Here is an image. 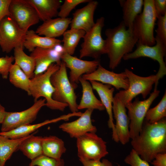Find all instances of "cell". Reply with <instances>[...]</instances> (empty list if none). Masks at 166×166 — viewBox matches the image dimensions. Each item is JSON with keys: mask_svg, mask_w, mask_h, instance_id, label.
<instances>
[{"mask_svg": "<svg viewBox=\"0 0 166 166\" xmlns=\"http://www.w3.org/2000/svg\"><path fill=\"white\" fill-rule=\"evenodd\" d=\"M131 144L132 149L148 163L157 154L166 152V119L152 124L144 121L141 132Z\"/></svg>", "mask_w": 166, "mask_h": 166, "instance_id": "1", "label": "cell"}, {"mask_svg": "<svg viewBox=\"0 0 166 166\" xmlns=\"http://www.w3.org/2000/svg\"><path fill=\"white\" fill-rule=\"evenodd\" d=\"M105 33L109 66L113 69L119 64L125 55L132 51L138 39L132 29H127L122 21L113 28L107 29Z\"/></svg>", "mask_w": 166, "mask_h": 166, "instance_id": "2", "label": "cell"}, {"mask_svg": "<svg viewBox=\"0 0 166 166\" xmlns=\"http://www.w3.org/2000/svg\"><path fill=\"white\" fill-rule=\"evenodd\" d=\"M59 67L60 65L56 63L52 64L44 73L34 76L31 79L28 95L32 96L35 101L40 97H43L47 107L52 110L63 111L68 105L53 100L52 95L55 89L50 81L51 76Z\"/></svg>", "mask_w": 166, "mask_h": 166, "instance_id": "3", "label": "cell"}, {"mask_svg": "<svg viewBox=\"0 0 166 166\" xmlns=\"http://www.w3.org/2000/svg\"><path fill=\"white\" fill-rule=\"evenodd\" d=\"M157 18L154 0H144L142 11L136 18L132 28L137 42L150 46L155 44L154 29Z\"/></svg>", "mask_w": 166, "mask_h": 166, "instance_id": "4", "label": "cell"}, {"mask_svg": "<svg viewBox=\"0 0 166 166\" xmlns=\"http://www.w3.org/2000/svg\"><path fill=\"white\" fill-rule=\"evenodd\" d=\"M50 81L55 89L52 95L53 100L67 104L71 113L78 112L75 89L68 77L66 67L62 61L58 69L51 76Z\"/></svg>", "mask_w": 166, "mask_h": 166, "instance_id": "5", "label": "cell"}, {"mask_svg": "<svg viewBox=\"0 0 166 166\" xmlns=\"http://www.w3.org/2000/svg\"><path fill=\"white\" fill-rule=\"evenodd\" d=\"M124 72L128 79V87L127 90H121L116 94L124 104L132 102L140 94L145 99L150 94L154 84V88H157L158 81L156 74L143 77L135 74L127 69Z\"/></svg>", "mask_w": 166, "mask_h": 166, "instance_id": "6", "label": "cell"}, {"mask_svg": "<svg viewBox=\"0 0 166 166\" xmlns=\"http://www.w3.org/2000/svg\"><path fill=\"white\" fill-rule=\"evenodd\" d=\"M104 22V18L101 17L97 20L92 28L85 32L80 50V58L91 57L99 59L102 55L106 54V40L101 35Z\"/></svg>", "mask_w": 166, "mask_h": 166, "instance_id": "7", "label": "cell"}, {"mask_svg": "<svg viewBox=\"0 0 166 166\" xmlns=\"http://www.w3.org/2000/svg\"><path fill=\"white\" fill-rule=\"evenodd\" d=\"M160 93V91L157 88H154L153 92L146 99L140 101L138 98H136L133 102L124 104L128 110L130 139H132L139 135L143 127L146 114Z\"/></svg>", "mask_w": 166, "mask_h": 166, "instance_id": "8", "label": "cell"}, {"mask_svg": "<svg viewBox=\"0 0 166 166\" xmlns=\"http://www.w3.org/2000/svg\"><path fill=\"white\" fill-rule=\"evenodd\" d=\"M106 142L95 133L88 132L77 138L79 160H100L108 153Z\"/></svg>", "mask_w": 166, "mask_h": 166, "instance_id": "9", "label": "cell"}, {"mask_svg": "<svg viewBox=\"0 0 166 166\" xmlns=\"http://www.w3.org/2000/svg\"><path fill=\"white\" fill-rule=\"evenodd\" d=\"M155 38L156 44L154 45L150 46L137 42L136 49L133 52L125 55L122 59L127 60L146 57L157 61L159 64V68L156 74L159 81L166 74V66L164 60L166 53V46L159 39Z\"/></svg>", "mask_w": 166, "mask_h": 166, "instance_id": "10", "label": "cell"}, {"mask_svg": "<svg viewBox=\"0 0 166 166\" xmlns=\"http://www.w3.org/2000/svg\"><path fill=\"white\" fill-rule=\"evenodd\" d=\"M26 32L21 29L10 16L0 22V46L3 52L9 53L23 46Z\"/></svg>", "mask_w": 166, "mask_h": 166, "instance_id": "11", "label": "cell"}, {"mask_svg": "<svg viewBox=\"0 0 166 166\" xmlns=\"http://www.w3.org/2000/svg\"><path fill=\"white\" fill-rule=\"evenodd\" d=\"M45 99H40L35 101L31 107L23 111L6 112L2 124L1 132L9 131L20 126L30 124L36 119L40 110L45 106Z\"/></svg>", "mask_w": 166, "mask_h": 166, "instance_id": "12", "label": "cell"}, {"mask_svg": "<svg viewBox=\"0 0 166 166\" xmlns=\"http://www.w3.org/2000/svg\"><path fill=\"white\" fill-rule=\"evenodd\" d=\"M10 16L18 26L26 32L40 20L34 9L27 0H11L9 7Z\"/></svg>", "mask_w": 166, "mask_h": 166, "instance_id": "13", "label": "cell"}, {"mask_svg": "<svg viewBox=\"0 0 166 166\" xmlns=\"http://www.w3.org/2000/svg\"><path fill=\"white\" fill-rule=\"evenodd\" d=\"M61 60L66 67L70 70L69 79L74 89L78 87L80 77L83 75L93 72L100 64L99 59L84 60L66 53L61 55Z\"/></svg>", "mask_w": 166, "mask_h": 166, "instance_id": "14", "label": "cell"}, {"mask_svg": "<svg viewBox=\"0 0 166 166\" xmlns=\"http://www.w3.org/2000/svg\"><path fill=\"white\" fill-rule=\"evenodd\" d=\"M82 77L89 81H95L113 86L118 90L121 89L127 90L129 85L128 78L124 71L116 73L106 69L101 64L94 72L83 75Z\"/></svg>", "mask_w": 166, "mask_h": 166, "instance_id": "15", "label": "cell"}, {"mask_svg": "<svg viewBox=\"0 0 166 166\" xmlns=\"http://www.w3.org/2000/svg\"><path fill=\"white\" fill-rule=\"evenodd\" d=\"M113 113L116 120L115 128L119 142L124 145L130 139L129 121L124 103L116 94L113 101Z\"/></svg>", "mask_w": 166, "mask_h": 166, "instance_id": "16", "label": "cell"}, {"mask_svg": "<svg viewBox=\"0 0 166 166\" xmlns=\"http://www.w3.org/2000/svg\"><path fill=\"white\" fill-rule=\"evenodd\" d=\"M93 111L87 109L78 119L63 123L59 125V128L67 133L71 137L76 139L88 132L96 133L97 129L93 124L91 119Z\"/></svg>", "mask_w": 166, "mask_h": 166, "instance_id": "17", "label": "cell"}, {"mask_svg": "<svg viewBox=\"0 0 166 166\" xmlns=\"http://www.w3.org/2000/svg\"><path fill=\"white\" fill-rule=\"evenodd\" d=\"M93 89L96 91L101 99V101L106 110L109 116L108 124L112 131V138L116 142H119L116 132L115 124L114 123L113 113V101L114 88L108 84H104L100 82L90 81Z\"/></svg>", "mask_w": 166, "mask_h": 166, "instance_id": "18", "label": "cell"}, {"mask_svg": "<svg viewBox=\"0 0 166 166\" xmlns=\"http://www.w3.org/2000/svg\"><path fill=\"white\" fill-rule=\"evenodd\" d=\"M98 5L97 1L90 0L84 7L77 10L73 14L70 29L82 30L85 32L90 30L95 23L94 14Z\"/></svg>", "mask_w": 166, "mask_h": 166, "instance_id": "19", "label": "cell"}, {"mask_svg": "<svg viewBox=\"0 0 166 166\" xmlns=\"http://www.w3.org/2000/svg\"><path fill=\"white\" fill-rule=\"evenodd\" d=\"M79 116L80 113L78 112L71 113L55 118L46 120L40 123L25 125L7 132H0V135L11 139L21 138L29 136L40 128L46 124L56 123L61 120L68 121L72 117H79Z\"/></svg>", "mask_w": 166, "mask_h": 166, "instance_id": "20", "label": "cell"}, {"mask_svg": "<svg viewBox=\"0 0 166 166\" xmlns=\"http://www.w3.org/2000/svg\"><path fill=\"white\" fill-rule=\"evenodd\" d=\"M71 20L68 17L52 18L43 22L35 32L40 36L55 38L63 35L70 25Z\"/></svg>", "mask_w": 166, "mask_h": 166, "instance_id": "21", "label": "cell"}, {"mask_svg": "<svg viewBox=\"0 0 166 166\" xmlns=\"http://www.w3.org/2000/svg\"><path fill=\"white\" fill-rule=\"evenodd\" d=\"M79 82L82 88V96L80 103L78 105V109H87L104 110L105 108L101 101L95 96L90 82L81 77L79 79Z\"/></svg>", "mask_w": 166, "mask_h": 166, "instance_id": "22", "label": "cell"}, {"mask_svg": "<svg viewBox=\"0 0 166 166\" xmlns=\"http://www.w3.org/2000/svg\"><path fill=\"white\" fill-rule=\"evenodd\" d=\"M36 10L40 20L43 22L58 16L61 5L59 0H27Z\"/></svg>", "mask_w": 166, "mask_h": 166, "instance_id": "23", "label": "cell"}, {"mask_svg": "<svg viewBox=\"0 0 166 166\" xmlns=\"http://www.w3.org/2000/svg\"><path fill=\"white\" fill-rule=\"evenodd\" d=\"M62 41L56 38L41 36L33 30L26 33L23 46L31 52L36 48L51 49L61 44Z\"/></svg>", "mask_w": 166, "mask_h": 166, "instance_id": "24", "label": "cell"}, {"mask_svg": "<svg viewBox=\"0 0 166 166\" xmlns=\"http://www.w3.org/2000/svg\"><path fill=\"white\" fill-rule=\"evenodd\" d=\"M119 2L122 8V22L126 27L132 29L136 18L142 12L144 0H121Z\"/></svg>", "mask_w": 166, "mask_h": 166, "instance_id": "25", "label": "cell"}, {"mask_svg": "<svg viewBox=\"0 0 166 166\" xmlns=\"http://www.w3.org/2000/svg\"><path fill=\"white\" fill-rule=\"evenodd\" d=\"M43 155L48 157L59 160L66 151L64 141L54 136L42 137Z\"/></svg>", "mask_w": 166, "mask_h": 166, "instance_id": "26", "label": "cell"}, {"mask_svg": "<svg viewBox=\"0 0 166 166\" xmlns=\"http://www.w3.org/2000/svg\"><path fill=\"white\" fill-rule=\"evenodd\" d=\"M42 137L30 135L23 140L19 145L20 150L27 158L33 160L43 155L42 146Z\"/></svg>", "mask_w": 166, "mask_h": 166, "instance_id": "27", "label": "cell"}, {"mask_svg": "<svg viewBox=\"0 0 166 166\" xmlns=\"http://www.w3.org/2000/svg\"><path fill=\"white\" fill-rule=\"evenodd\" d=\"M23 46L21 45L14 49V64L18 66L30 79L34 76L35 61L31 56L26 54L23 51Z\"/></svg>", "mask_w": 166, "mask_h": 166, "instance_id": "28", "label": "cell"}, {"mask_svg": "<svg viewBox=\"0 0 166 166\" xmlns=\"http://www.w3.org/2000/svg\"><path fill=\"white\" fill-rule=\"evenodd\" d=\"M29 136L19 139H11L0 135V166H5L13 154L18 150L21 142Z\"/></svg>", "mask_w": 166, "mask_h": 166, "instance_id": "29", "label": "cell"}, {"mask_svg": "<svg viewBox=\"0 0 166 166\" xmlns=\"http://www.w3.org/2000/svg\"><path fill=\"white\" fill-rule=\"evenodd\" d=\"M85 34V31L82 30L70 29L66 30L62 35L61 41L64 53L73 55L80 39L83 38Z\"/></svg>", "mask_w": 166, "mask_h": 166, "instance_id": "30", "label": "cell"}, {"mask_svg": "<svg viewBox=\"0 0 166 166\" xmlns=\"http://www.w3.org/2000/svg\"><path fill=\"white\" fill-rule=\"evenodd\" d=\"M9 79L10 82L15 87L29 93L31 79L17 65H12L9 73Z\"/></svg>", "mask_w": 166, "mask_h": 166, "instance_id": "31", "label": "cell"}, {"mask_svg": "<svg viewBox=\"0 0 166 166\" xmlns=\"http://www.w3.org/2000/svg\"><path fill=\"white\" fill-rule=\"evenodd\" d=\"M166 117V92L162 99L155 107L149 109L144 118L145 121L150 123L159 121Z\"/></svg>", "mask_w": 166, "mask_h": 166, "instance_id": "32", "label": "cell"}, {"mask_svg": "<svg viewBox=\"0 0 166 166\" xmlns=\"http://www.w3.org/2000/svg\"><path fill=\"white\" fill-rule=\"evenodd\" d=\"M62 54L56 51L53 48L44 49L37 48L32 51L30 56L36 59L40 58H48L53 60L55 63L60 65Z\"/></svg>", "mask_w": 166, "mask_h": 166, "instance_id": "33", "label": "cell"}, {"mask_svg": "<svg viewBox=\"0 0 166 166\" xmlns=\"http://www.w3.org/2000/svg\"><path fill=\"white\" fill-rule=\"evenodd\" d=\"M64 164L63 159L57 160L42 155L31 160L29 166H64Z\"/></svg>", "mask_w": 166, "mask_h": 166, "instance_id": "34", "label": "cell"}, {"mask_svg": "<svg viewBox=\"0 0 166 166\" xmlns=\"http://www.w3.org/2000/svg\"><path fill=\"white\" fill-rule=\"evenodd\" d=\"M90 0H65L61 5L59 10L58 16L63 18H67L72 10L78 5L88 3Z\"/></svg>", "mask_w": 166, "mask_h": 166, "instance_id": "35", "label": "cell"}, {"mask_svg": "<svg viewBox=\"0 0 166 166\" xmlns=\"http://www.w3.org/2000/svg\"><path fill=\"white\" fill-rule=\"evenodd\" d=\"M156 37L159 39L166 46V14L157 18Z\"/></svg>", "mask_w": 166, "mask_h": 166, "instance_id": "36", "label": "cell"}, {"mask_svg": "<svg viewBox=\"0 0 166 166\" xmlns=\"http://www.w3.org/2000/svg\"><path fill=\"white\" fill-rule=\"evenodd\" d=\"M14 61V58L12 56L0 57V74L3 79L7 78Z\"/></svg>", "mask_w": 166, "mask_h": 166, "instance_id": "37", "label": "cell"}, {"mask_svg": "<svg viewBox=\"0 0 166 166\" xmlns=\"http://www.w3.org/2000/svg\"><path fill=\"white\" fill-rule=\"evenodd\" d=\"M124 161L131 166H150L148 162L142 159L132 149L125 157Z\"/></svg>", "mask_w": 166, "mask_h": 166, "instance_id": "38", "label": "cell"}, {"mask_svg": "<svg viewBox=\"0 0 166 166\" xmlns=\"http://www.w3.org/2000/svg\"><path fill=\"white\" fill-rule=\"evenodd\" d=\"M35 60V65L34 76L44 73L51 65L55 63L53 60L48 58H40Z\"/></svg>", "mask_w": 166, "mask_h": 166, "instance_id": "39", "label": "cell"}, {"mask_svg": "<svg viewBox=\"0 0 166 166\" xmlns=\"http://www.w3.org/2000/svg\"><path fill=\"white\" fill-rule=\"evenodd\" d=\"M83 166H113L112 163L107 159L100 160H80ZM118 166H121L118 164Z\"/></svg>", "mask_w": 166, "mask_h": 166, "instance_id": "40", "label": "cell"}, {"mask_svg": "<svg viewBox=\"0 0 166 166\" xmlns=\"http://www.w3.org/2000/svg\"><path fill=\"white\" fill-rule=\"evenodd\" d=\"M154 6L157 18L166 14V0H154Z\"/></svg>", "mask_w": 166, "mask_h": 166, "instance_id": "41", "label": "cell"}, {"mask_svg": "<svg viewBox=\"0 0 166 166\" xmlns=\"http://www.w3.org/2000/svg\"><path fill=\"white\" fill-rule=\"evenodd\" d=\"M11 0H0V22L4 18L10 16V5Z\"/></svg>", "mask_w": 166, "mask_h": 166, "instance_id": "42", "label": "cell"}, {"mask_svg": "<svg viewBox=\"0 0 166 166\" xmlns=\"http://www.w3.org/2000/svg\"><path fill=\"white\" fill-rule=\"evenodd\" d=\"M151 163L153 166H166V152L156 154Z\"/></svg>", "mask_w": 166, "mask_h": 166, "instance_id": "43", "label": "cell"}, {"mask_svg": "<svg viewBox=\"0 0 166 166\" xmlns=\"http://www.w3.org/2000/svg\"><path fill=\"white\" fill-rule=\"evenodd\" d=\"M6 111L5 108L0 103V124H2L4 118Z\"/></svg>", "mask_w": 166, "mask_h": 166, "instance_id": "44", "label": "cell"}, {"mask_svg": "<svg viewBox=\"0 0 166 166\" xmlns=\"http://www.w3.org/2000/svg\"></svg>", "mask_w": 166, "mask_h": 166, "instance_id": "45", "label": "cell"}, {"mask_svg": "<svg viewBox=\"0 0 166 166\" xmlns=\"http://www.w3.org/2000/svg\"></svg>", "mask_w": 166, "mask_h": 166, "instance_id": "46", "label": "cell"}]
</instances>
